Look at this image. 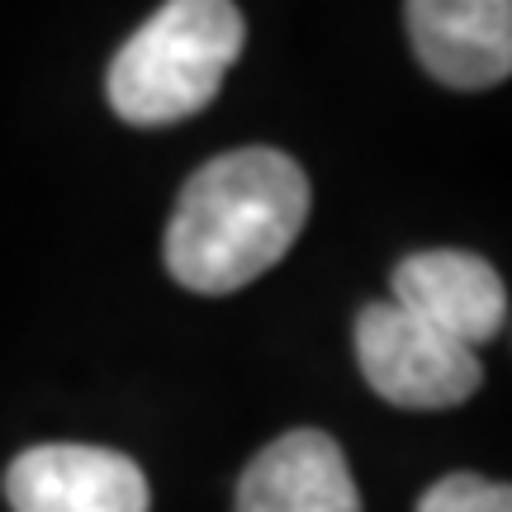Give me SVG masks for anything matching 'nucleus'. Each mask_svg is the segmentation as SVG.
Instances as JSON below:
<instances>
[{"label":"nucleus","mask_w":512,"mask_h":512,"mask_svg":"<svg viewBox=\"0 0 512 512\" xmlns=\"http://www.w3.org/2000/svg\"><path fill=\"white\" fill-rule=\"evenodd\" d=\"M408 43L441 86H498L512 72V0H408Z\"/></svg>","instance_id":"nucleus-6"},{"label":"nucleus","mask_w":512,"mask_h":512,"mask_svg":"<svg viewBox=\"0 0 512 512\" xmlns=\"http://www.w3.org/2000/svg\"><path fill=\"white\" fill-rule=\"evenodd\" d=\"M242 10L233 0H166L114 53L105 95L124 124L162 128L200 114L242 53Z\"/></svg>","instance_id":"nucleus-2"},{"label":"nucleus","mask_w":512,"mask_h":512,"mask_svg":"<svg viewBox=\"0 0 512 512\" xmlns=\"http://www.w3.org/2000/svg\"><path fill=\"white\" fill-rule=\"evenodd\" d=\"M238 512H361V494L342 446L318 427H294L242 470Z\"/></svg>","instance_id":"nucleus-7"},{"label":"nucleus","mask_w":512,"mask_h":512,"mask_svg":"<svg viewBox=\"0 0 512 512\" xmlns=\"http://www.w3.org/2000/svg\"><path fill=\"white\" fill-rule=\"evenodd\" d=\"M356 361L366 384L394 408H456L479 389L484 370H479L475 351L456 347L451 337L427 328L422 318L408 309L389 304H366L356 318Z\"/></svg>","instance_id":"nucleus-3"},{"label":"nucleus","mask_w":512,"mask_h":512,"mask_svg":"<svg viewBox=\"0 0 512 512\" xmlns=\"http://www.w3.org/2000/svg\"><path fill=\"white\" fill-rule=\"evenodd\" d=\"M418 512H512V489L503 479L446 475L418 498Z\"/></svg>","instance_id":"nucleus-8"},{"label":"nucleus","mask_w":512,"mask_h":512,"mask_svg":"<svg viewBox=\"0 0 512 512\" xmlns=\"http://www.w3.org/2000/svg\"><path fill=\"white\" fill-rule=\"evenodd\" d=\"M5 498L15 512H147L152 489L138 460L110 446L53 441L15 456L5 470Z\"/></svg>","instance_id":"nucleus-4"},{"label":"nucleus","mask_w":512,"mask_h":512,"mask_svg":"<svg viewBox=\"0 0 512 512\" xmlns=\"http://www.w3.org/2000/svg\"><path fill=\"white\" fill-rule=\"evenodd\" d=\"M394 304L465 351L494 342L498 332L508 328L503 275L484 256L456 252V247L403 256L399 271H394Z\"/></svg>","instance_id":"nucleus-5"},{"label":"nucleus","mask_w":512,"mask_h":512,"mask_svg":"<svg viewBox=\"0 0 512 512\" xmlns=\"http://www.w3.org/2000/svg\"><path fill=\"white\" fill-rule=\"evenodd\" d=\"M309 176L280 147H238L185 181L166 271L195 294H233L271 271L309 223Z\"/></svg>","instance_id":"nucleus-1"}]
</instances>
